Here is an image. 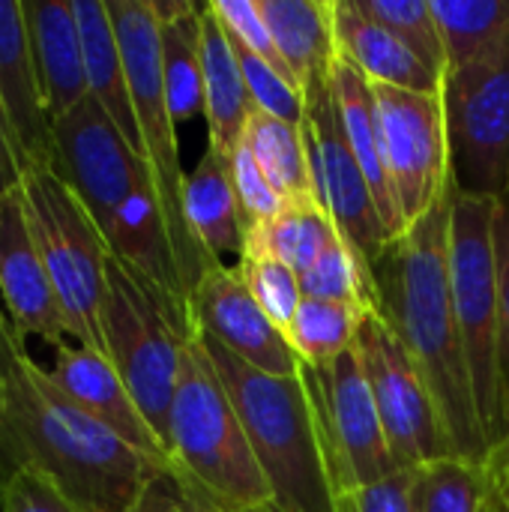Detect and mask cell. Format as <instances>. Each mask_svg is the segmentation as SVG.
Listing matches in <instances>:
<instances>
[{"mask_svg":"<svg viewBox=\"0 0 509 512\" xmlns=\"http://www.w3.org/2000/svg\"><path fill=\"white\" fill-rule=\"evenodd\" d=\"M456 189L459 180L417 225L384 249L372 267L375 309L423 372L456 456L486 462L492 447L483 432L450 291V213Z\"/></svg>","mask_w":509,"mask_h":512,"instance_id":"6da1fadb","label":"cell"},{"mask_svg":"<svg viewBox=\"0 0 509 512\" xmlns=\"http://www.w3.org/2000/svg\"><path fill=\"white\" fill-rule=\"evenodd\" d=\"M159 465L81 411L24 354L0 387V489L18 471L54 483L81 512H129Z\"/></svg>","mask_w":509,"mask_h":512,"instance_id":"7a4b0ae2","label":"cell"},{"mask_svg":"<svg viewBox=\"0 0 509 512\" xmlns=\"http://www.w3.org/2000/svg\"><path fill=\"white\" fill-rule=\"evenodd\" d=\"M201 342L240 414L255 462L270 489V512L336 510V489L303 375H267L222 345L204 336Z\"/></svg>","mask_w":509,"mask_h":512,"instance_id":"3957f363","label":"cell"},{"mask_svg":"<svg viewBox=\"0 0 509 512\" xmlns=\"http://www.w3.org/2000/svg\"><path fill=\"white\" fill-rule=\"evenodd\" d=\"M168 453L204 507L213 512H270V489L240 414L198 333L180 354L168 417Z\"/></svg>","mask_w":509,"mask_h":512,"instance_id":"277c9868","label":"cell"},{"mask_svg":"<svg viewBox=\"0 0 509 512\" xmlns=\"http://www.w3.org/2000/svg\"><path fill=\"white\" fill-rule=\"evenodd\" d=\"M108 15L117 30L129 90H132V105H135V120H138V135H141V156L150 168L156 198L162 207V219L171 237L174 261L183 279L186 294L195 291V285L204 279V273L222 261H216L195 231L189 228L186 219V171L180 162V147H177V123L168 111L165 99V84H162V54H159V24L150 12L147 0H105Z\"/></svg>","mask_w":509,"mask_h":512,"instance_id":"5b68a950","label":"cell"},{"mask_svg":"<svg viewBox=\"0 0 509 512\" xmlns=\"http://www.w3.org/2000/svg\"><path fill=\"white\" fill-rule=\"evenodd\" d=\"M495 222L498 198L456 189L450 213V291L489 447L507 435Z\"/></svg>","mask_w":509,"mask_h":512,"instance_id":"8992f818","label":"cell"},{"mask_svg":"<svg viewBox=\"0 0 509 512\" xmlns=\"http://www.w3.org/2000/svg\"><path fill=\"white\" fill-rule=\"evenodd\" d=\"M30 228L45 258L66 333L72 342L105 357L102 297L108 243L87 207L54 171H30L21 180Z\"/></svg>","mask_w":509,"mask_h":512,"instance_id":"52a82bcc","label":"cell"},{"mask_svg":"<svg viewBox=\"0 0 509 512\" xmlns=\"http://www.w3.org/2000/svg\"><path fill=\"white\" fill-rule=\"evenodd\" d=\"M102 339L105 357L168 447V417L186 342L171 327L153 288L114 255L105 264Z\"/></svg>","mask_w":509,"mask_h":512,"instance_id":"ba28073f","label":"cell"},{"mask_svg":"<svg viewBox=\"0 0 509 512\" xmlns=\"http://www.w3.org/2000/svg\"><path fill=\"white\" fill-rule=\"evenodd\" d=\"M444 105L459 189L501 198L509 189V30L447 72Z\"/></svg>","mask_w":509,"mask_h":512,"instance_id":"9c48e42d","label":"cell"},{"mask_svg":"<svg viewBox=\"0 0 509 512\" xmlns=\"http://www.w3.org/2000/svg\"><path fill=\"white\" fill-rule=\"evenodd\" d=\"M336 498L399 474L357 348L324 366H303Z\"/></svg>","mask_w":509,"mask_h":512,"instance_id":"30bf717a","label":"cell"},{"mask_svg":"<svg viewBox=\"0 0 509 512\" xmlns=\"http://www.w3.org/2000/svg\"><path fill=\"white\" fill-rule=\"evenodd\" d=\"M354 348L396 468L414 471L438 459H459L423 372L375 306L363 312Z\"/></svg>","mask_w":509,"mask_h":512,"instance_id":"8fae6325","label":"cell"},{"mask_svg":"<svg viewBox=\"0 0 509 512\" xmlns=\"http://www.w3.org/2000/svg\"><path fill=\"white\" fill-rule=\"evenodd\" d=\"M393 201L408 231L453 186V147L441 93H414L372 84Z\"/></svg>","mask_w":509,"mask_h":512,"instance_id":"7c38bea8","label":"cell"},{"mask_svg":"<svg viewBox=\"0 0 509 512\" xmlns=\"http://www.w3.org/2000/svg\"><path fill=\"white\" fill-rule=\"evenodd\" d=\"M315 192L327 216L333 219L342 243L354 252L360 267L372 273L384 249L393 243L387 222L378 210L375 192L348 144L342 129L330 78L306 90V120H303Z\"/></svg>","mask_w":509,"mask_h":512,"instance_id":"4fadbf2b","label":"cell"},{"mask_svg":"<svg viewBox=\"0 0 509 512\" xmlns=\"http://www.w3.org/2000/svg\"><path fill=\"white\" fill-rule=\"evenodd\" d=\"M51 171L78 195L102 237H108L123 204L153 183L147 162L126 144L93 96L54 120Z\"/></svg>","mask_w":509,"mask_h":512,"instance_id":"5bb4252c","label":"cell"},{"mask_svg":"<svg viewBox=\"0 0 509 512\" xmlns=\"http://www.w3.org/2000/svg\"><path fill=\"white\" fill-rule=\"evenodd\" d=\"M189 312L195 333L222 345L252 369L282 378L303 372V360L285 333L255 303L234 267H210L189 294Z\"/></svg>","mask_w":509,"mask_h":512,"instance_id":"9a60e30c","label":"cell"},{"mask_svg":"<svg viewBox=\"0 0 509 512\" xmlns=\"http://www.w3.org/2000/svg\"><path fill=\"white\" fill-rule=\"evenodd\" d=\"M0 306L21 342L27 336H36L51 348L69 342L21 186L0 195Z\"/></svg>","mask_w":509,"mask_h":512,"instance_id":"2e32d148","label":"cell"},{"mask_svg":"<svg viewBox=\"0 0 509 512\" xmlns=\"http://www.w3.org/2000/svg\"><path fill=\"white\" fill-rule=\"evenodd\" d=\"M0 108L24 174L54 168V123L36 72L24 3L0 0Z\"/></svg>","mask_w":509,"mask_h":512,"instance_id":"e0dca14e","label":"cell"},{"mask_svg":"<svg viewBox=\"0 0 509 512\" xmlns=\"http://www.w3.org/2000/svg\"><path fill=\"white\" fill-rule=\"evenodd\" d=\"M45 372L81 411H87L108 432H114L129 447L150 456L153 462L174 465L168 447L153 432V426L141 414L138 402L132 399V393L126 390L123 378L117 375L108 357L69 339L54 348V360Z\"/></svg>","mask_w":509,"mask_h":512,"instance_id":"ac0fdd59","label":"cell"},{"mask_svg":"<svg viewBox=\"0 0 509 512\" xmlns=\"http://www.w3.org/2000/svg\"><path fill=\"white\" fill-rule=\"evenodd\" d=\"M36 72L42 81L51 123L66 117L90 96L81 30L72 0H21Z\"/></svg>","mask_w":509,"mask_h":512,"instance_id":"d6986e66","label":"cell"},{"mask_svg":"<svg viewBox=\"0 0 509 512\" xmlns=\"http://www.w3.org/2000/svg\"><path fill=\"white\" fill-rule=\"evenodd\" d=\"M333 33L336 54L351 63L369 84L414 93L444 90V78L432 72L420 57H414L390 30L363 15L354 0H333Z\"/></svg>","mask_w":509,"mask_h":512,"instance_id":"ffe728a7","label":"cell"},{"mask_svg":"<svg viewBox=\"0 0 509 512\" xmlns=\"http://www.w3.org/2000/svg\"><path fill=\"white\" fill-rule=\"evenodd\" d=\"M201 63H204V117L210 132L207 147L219 150L222 156H231L243 141L255 102L243 81L234 45L207 3L201 6Z\"/></svg>","mask_w":509,"mask_h":512,"instance_id":"44dd1931","label":"cell"},{"mask_svg":"<svg viewBox=\"0 0 509 512\" xmlns=\"http://www.w3.org/2000/svg\"><path fill=\"white\" fill-rule=\"evenodd\" d=\"M273 45L306 93L312 84L327 81L336 63L333 0H258Z\"/></svg>","mask_w":509,"mask_h":512,"instance_id":"7402d4cb","label":"cell"},{"mask_svg":"<svg viewBox=\"0 0 509 512\" xmlns=\"http://www.w3.org/2000/svg\"><path fill=\"white\" fill-rule=\"evenodd\" d=\"M330 90L336 99V111L342 120V129L348 135V144L375 192L378 210L387 222L390 240L402 237V219L393 201V189H390V177L384 168V147H381V126H378V105H375V90L372 84L336 54V63L330 69Z\"/></svg>","mask_w":509,"mask_h":512,"instance_id":"603a6c76","label":"cell"},{"mask_svg":"<svg viewBox=\"0 0 509 512\" xmlns=\"http://www.w3.org/2000/svg\"><path fill=\"white\" fill-rule=\"evenodd\" d=\"M72 9H75L78 30H81L90 96L102 105V111L111 117V123L126 138V144L141 156V135H138V120H135L132 90H129V78H126V66H123V54H120L117 30L108 15V3L105 0H72Z\"/></svg>","mask_w":509,"mask_h":512,"instance_id":"cb8c5ba5","label":"cell"},{"mask_svg":"<svg viewBox=\"0 0 509 512\" xmlns=\"http://www.w3.org/2000/svg\"><path fill=\"white\" fill-rule=\"evenodd\" d=\"M186 219L201 246L222 261V255L240 258L246 249V222L231 180V162L219 150L207 147L192 174H186Z\"/></svg>","mask_w":509,"mask_h":512,"instance_id":"d4e9b609","label":"cell"},{"mask_svg":"<svg viewBox=\"0 0 509 512\" xmlns=\"http://www.w3.org/2000/svg\"><path fill=\"white\" fill-rule=\"evenodd\" d=\"M243 144L249 147V153L255 156L282 201H318L303 126L285 123L255 108L246 123Z\"/></svg>","mask_w":509,"mask_h":512,"instance_id":"484cf974","label":"cell"},{"mask_svg":"<svg viewBox=\"0 0 509 512\" xmlns=\"http://www.w3.org/2000/svg\"><path fill=\"white\" fill-rule=\"evenodd\" d=\"M336 237L339 231L318 201H282V210L270 222L246 228L243 252L276 258L300 276Z\"/></svg>","mask_w":509,"mask_h":512,"instance_id":"4316f807","label":"cell"},{"mask_svg":"<svg viewBox=\"0 0 509 512\" xmlns=\"http://www.w3.org/2000/svg\"><path fill=\"white\" fill-rule=\"evenodd\" d=\"M162 84L174 123L204 114V63H201V6L159 24Z\"/></svg>","mask_w":509,"mask_h":512,"instance_id":"83f0119b","label":"cell"},{"mask_svg":"<svg viewBox=\"0 0 509 512\" xmlns=\"http://www.w3.org/2000/svg\"><path fill=\"white\" fill-rule=\"evenodd\" d=\"M444 51L447 72L465 66L509 30V0H429Z\"/></svg>","mask_w":509,"mask_h":512,"instance_id":"f1b7e54d","label":"cell"},{"mask_svg":"<svg viewBox=\"0 0 509 512\" xmlns=\"http://www.w3.org/2000/svg\"><path fill=\"white\" fill-rule=\"evenodd\" d=\"M363 312L366 306L303 297L294 324L288 330V342L303 360V366L333 363L357 345Z\"/></svg>","mask_w":509,"mask_h":512,"instance_id":"f546056e","label":"cell"},{"mask_svg":"<svg viewBox=\"0 0 509 512\" xmlns=\"http://www.w3.org/2000/svg\"><path fill=\"white\" fill-rule=\"evenodd\" d=\"M414 495L417 512H495L483 462L438 459L414 468Z\"/></svg>","mask_w":509,"mask_h":512,"instance_id":"4dcf8cb0","label":"cell"},{"mask_svg":"<svg viewBox=\"0 0 509 512\" xmlns=\"http://www.w3.org/2000/svg\"><path fill=\"white\" fill-rule=\"evenodd\" d=\"M363 15L390 30L414 57L447 78V51L429 0H354Z\"/></svg>","mask_w":509,"mask_h":512,"instance_id":"1f68e13d","label":"cell"},{"mask_svg":"<svg viewBox=\"0 0 509 512\" xmlns=\"http://www.w3.org/2000/svg\"><path fill=\"white\" fill-rule=\"evenodd\" d=\"M300 291L309 300L354 303L366 309L375 306V279L360 267L342 237H336L306 273H300Z\"/></svg>","mask_w":509,"mask_h":512,"instance_id":"d6a6232c","label":"cell"},{"mask_svg":"<svg viewBox=\"0 0 509 512\" xmlns=\"http://www.w3.org/2000/svg\"><path fill=\"white\" fill-rule=\"evenodd\" d=\"M234 273L240 276V282L249 288V294L255 297V303L264 309V315L285 333L294 324V315L303 303V291H300V276L267 255H249L243 252L234 264Z\"/></svg>","mask_w":509,"mask_h":512,"instance_id":"836d02e7","label":"cell"},{"mask_svg":"<svg viewBox=\"0 0 509 512\" xmlns=\"http://www.w3.org/2000/svg\"><path fill=\"white\" fill-rule=\"evenodd\" d=\"M231 39V36H228ZM234 54H237V63H240V72H243V81L249 87V96L255 102L258 111L264 114H273L285 123H294V126H303L306 120V93L300 90V84L285 75L279 66L261 60L258 54H252L249 48H243L240 42H234Z\"/></svg>","mask_w":509,"mask_h":512,"instance_id":"e575fe53","label":"cell"},{"mask_svg":"<svg viewBox=\"0 0 509 512\" xmlns=\"http://www.w3.org/2000/svg\"><path fill=\"white\" fill-rule=\"evenodd\" d=\"M228 162H231V180H234V192H237L246 228L270 222L282 210V198L273 189V183L264 177L261 165L249 153V147L240 141L237 150L228 156Z\"/></svg>","mask_w":509,"mask_h":512,"instance_id":"d590c367","label":"cell"},{"mask_svg":"<svg viewBox=\"0 0 509 512\" xmlns=\"http://www.w3.org/2000/svg\"><path fill=\"white\" fill-rule=\"evenodd\" d=\"M207 6H210V12L219 18V24L225 27V33H228L234 42H240L243 48H249L252 54H258L261 60L273 63V66H279L285 75H291V72L285 69V63H282L276 45H273V36H270V30H267V21H264V15H261L258 0H210Z\"/></svg>","mask_w":509,"mask_h":512,"instance_id":"8d00e7d4","label":"cell"},{"mask_svg":"<svg viewBox=\"0 0 509 512\" xmlns=\"http://www.w3.org/2000/svg\"><path fill=\"white\" fill-rule=\"evenodd\" d=\"M0 512H81L54 483L33 471L12 474L0 489Z\"/></svg>","mask_w":509,"mask_h":512,"instance_id":"74e56055","label":"cell"},{"mask_svg":"<svg viewBox=\"0 0 509 512\" xmlns=\"http://www.w3.org/2000/svg\"><path fill=\"white\" fill-rule=\"evenodd\" d=\"M333 512H417L414 471H399L384 483L339 495Z\"/></svg>","mask_w":509,"mask_h":512,"instance_id":"f35d334b","label":"cell"},{"mask_svg":"<svg viewBox=\"0 0 509 512\" xmlns=\"http://www.w3.org/2000/svg\"><path fill=\"white\" fill-rule=\"evenodd\" d=\"M495 255H498V294H501V381H504V426L509 432V189L498 198L495 222ZM504 441V438H501ZM498 441V444H501Z\"/></svg>","mask_w":509,"mask_h":512,"instance_id":"ab89813d","label":"cell"},{"mask_svg":"<svg viewBox=\"0 0 509 512\" xmlns=\"http://www.w3.org/2000/svg\"><path fill=\"white\" fill-rule=\"evenodd\" d=\"M129 512H210L177 468H162Z\"/></svg>","mask_w":509,"mask_h":512,"instance_id":"60d3db41","label":"cell"},{"mask_svg":"<svg viewBox=\"0 0 509 512\" xmlns=\"http://www.w3.org/2000/svg\"><path fill=\"white\" fill-rule=\"evenodd\" d=\"M489 471L492 483V498H495V512H509V432L501 444L492 447L489 459L483 462Z\"/></svg>","mask_w":509,"mask_h":512,"instance_id":"b9f144b4","label":"cell"},{"mask_svg":"<svg viewBox=\"0 0 509 512\" xmlns=\"http://www.w3.org/2000/svg\"><path fill=\"white\" fill-rule=\"evenodd\" d=\"M21 180H24V171L18 165V153H15V144H12V132H9L6 114L0 108V195L18 189Z\"/></svg>","mask_w":509,"mask_h":512,"instance_id":"7bdbcfd3","label":"cell"},{"mask_svg":"<svg viewBox=\"0 0 509 512\" xmlns=\"http://www.w3.org/2000/svg\"><path fill=\"white\" fill-rule=\"evenodd\" d=\"M27 354L24 342L18 339V333L12 330L9 318H0V387L6 384V378L15 372L18 360Z\"/></svg>","mask_w":509,"mask_h":512,"instance_id":"ee69618b","label":"cell"},{"mask_svg":"<svg viewBox=\"0 0 509 512\" xmlns=\"http://www.w3.org/2000/svg\"><path fill=\"white\" fill-rule=\"evenodd\" d=\"M0 318H6V312H3V306H0Z\"/></svg>","mask_w":509,"mask_h":512,"instance_id":"f6af8a7d","label":"cell"},{"mask_svg":"<svg viewBox=\"0 0 509 512\" xmlns=\"http://www.w3.org/2000/svg\"><path fill=\"white\" fill-rule=\"evenodd\" d=\"M207 510H210V507H207ZM210 512H213V510H210Z\"/></svg>","mask_w":509,"mask_h":512,"instance_id":"bcb514c9","label":"cell"}]
</instances>
